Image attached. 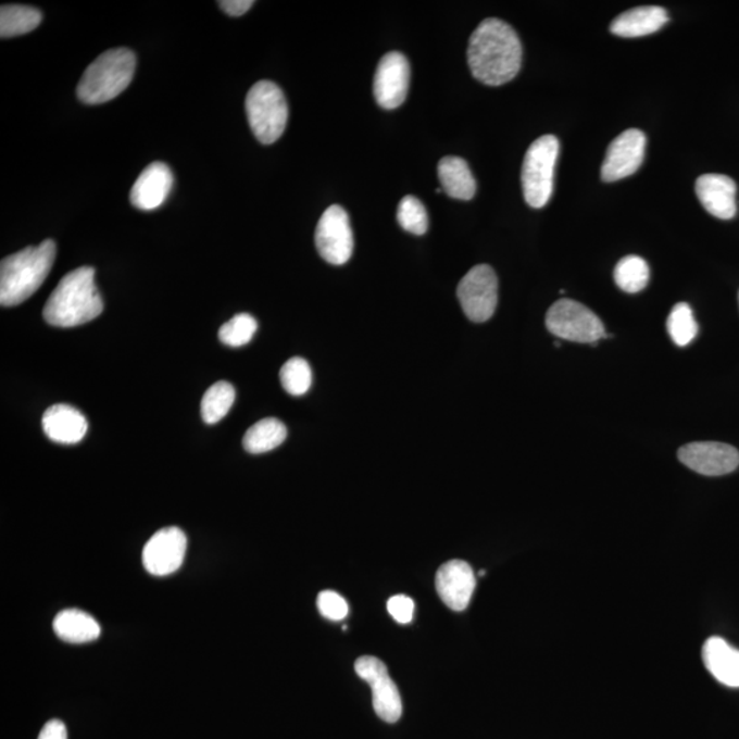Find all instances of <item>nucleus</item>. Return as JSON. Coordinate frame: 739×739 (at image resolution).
I'll use <instances>...</instances> for the list:
<instances>
[{"mask_svg":"<svg viewBox=\"0 0 739 739\" xmlns=\"http://www.w3.org/2000/svg\"><path fill=\"white\" fill-rule=\"evenodd\" d=\"M522 43L511 25L487 18L469 37V71L485 86L499 87L514 80L522 66Z\"/></svg>","mask_w":739,"mask_h":739,"instance_id":"1","label":"nucleus"},{"mask_svg":"<svg viewBox=\"0 0 739 739\" xmlns=\"http://www.w3.org/2000/svg\"><path fill=\"white\" fill-rule=\"evenodd\" d=\"M103 311V299L95 284V268L83 266L67 273L58 284L45 305L47 324L74 327L98 318Z\"/></svg>","mask_w":739,"mask_h":739,"instance_id":"2","label":"nucleus"},{"mask_svg":"<svg viewBox=\"0 0 739 739\" xmlns=\"http://www.w3.org/2000/svg\"><path fill=\"white\" fill-rule=\"evenodd\" d=\"M55 255V242L45 240L4 258L0 265V304L13 308L28 300L49 277Z\"/></svg>","mask_w":739,"mask_h":739,"instance_id":"3","label":"nucleus"},{"mask_svg":"<svg viewBox=\"0 0 739 739\" xmlns=\"http://www.w3.org/2000/svg\"><path fill=\"white\" fill-rule=\"evenodd\" d=\"M136 71V55L129 49H111L97 58L83 74L77 97L86 104H102L129 87Z\"/></svg>","mask_w":739,"mask_h":739,"instance_id":"4","label":"nucleus"},{"mask_svg":"<svg viewBox=\"0 0 739 739\" xmlns=\"http://www.w3.org/2000/svg\"><path fill=\"white\" fill-rule=\"evenodd\" d=\"M248 123L262 145H273L283 136L288 123V102L281 88L273 82H258L247 93Z\"/></svg>","mask_w":739,"mask_h":739,"instance_id":"5","label":"nucleus"},{"mask_svg":"<svg viewBox=\"0 0 739 739\" xmlns=\"http://www.w3.org/2000/svg\"><path fill=\"white\" fill-rule=\"evenodd\" d=\"M558 156L559 140L553 135L538 137L526 152L522 188L527 204L533 209H542L552 198Z\"/></svg>","mask_w":739,"mask_h":739,"instance_id":"6","label":"nucleus"},{"mask_svg":"<svg viewBox=\"0 0 739 739\" xmlns=\"http://www.w3.org/2000/svg\"><path fill=\"white\" fill-rule=\"evenodd\" d=\"M546 324L553 336L563 340L594 345L596 341L609 337L599 316L572 299L553 303L548 310Z\"/></svg>","mask_w":739,"mask_h":739,"instance_id":"7","label":"nucleus"},{"mask_svg":"<svg viewBox=\"0 0 739 739\" xmlns=\"http://www.w3.org/2000/svg\"><path fill=\"white\" fill-rule=\"evenodd\" d=\"M458 298L469 321L483 324L492 318L499 302V281L493 268L473 267L459 284Z\"/></svg>","mask_w":739,"mask_h":739,"instance_id":"8","label":"nucleus"},{"mask_svg":"<svg viewBox=\"0 0 739 739\" xmlns=\"http://www.w3.org/2000/svg\"><path fill=\"white\" fill-rule=\"evenodd\" d=\"M315 245L322 259L330 265H345L353 252V235L347 211L330 205L322 214L315 230Z\"/></svg>","mask_w":739,"mask_h":739,"instance_id":"9","label":"nucleus"},{"mask_svg":"<svg viewBox=\"0 0 739 739\" xmlns=\"http://www.w3.org/2000/svg\"><path fill=\"white\" fill-rule=\"evenodd\" d=\"M355 672L372 688L373 706L378 717L387 723L398 722L403 715V702L387 665L377 657L362 656L356 660Z\"/></svg>","mask_w":739,"mask_h":739,"instance_id":"10","label":"nucleus"},{"mask_svg":"<svg viewBox=\"0 0 739 739\" xmlns=\"http://www.w3.org/2000/svg\"><path fill=\"white\" fill-rule=\"evenodd\" d=\"M187 546V536L181 529L165 527L142 549V566L154 577H167L183 566Z\"/></svg>","mask_w":739,"mask_h":739,"instance_id":"11","label":"nucleus"},{"mask_svg":"<svg viewBox=\"0 0 739 739\" xmlns=\"http://www.w3.org/2000/svg\"><path fill=\"white\" fill-rule=\"evenodd\" d=\"M679 461L693 472L706 477L736 472L739 466V452L728 443L701 441L686 443L678 451Z\"/></svg>","mask_w":739,"mask_h":739,"instance_id":"12","label":"nucleus"},{"mask_svg":"<svg viewBox=\"0 0 739 739\" xmlns=\"http://www.w3.org/2000/svg\"><path fill=\"white\" fill-rule=\"evenodd\" d=\"M647 137L640 129H628L617 136L606 150L601 177L606 183L630 177L641 167L646 156Z\"/></svg>","mask_w":739,"mask_h":739,"instance_id":"13","label":"nucleus"},{"mask_svg":"<svg viewBox=\"0 0 739 739\" xmlns=\"http://www.w3.org/2000/svg\"><path fill=\"white\" fill-rule=\"evenodd\" d=\"M411 68L401 52L393 51L385 55L378 63L374 77V97L381 108L398 109L404 103L410 88Z\"/></svg>","mask_w":739,"mask_h":739,"instance_id":"14","label":"nucleus"},{"mask_svg":"<svg viewBox=\"0 0 739 739\" xmlns=\"http://www.w3.org/2000/svg\"><path fill=\"white\" fill-rule=\"evenodd\" d=\"M475 575L472 566L463 561H451L442 564L437 572L436 588L442 603L452 611L461 612L467 609L472 601Z\"/></svg>","mask_w":739,"mask_h":739,"instance_id":"15","label":"nucleus"},{"mask_svg":"<svg viewBox=\"0 0 739 739\" xmlns=\"http://www.w3.org/2000/svg\"><path fill=\"white\" fill-rule=\"evenodd\" d=\"M696 193L702 208L719 220H731L737 214V185L725 174H704L697 178Z\"/></svg>","mask_w":739,"mask_h":739,"instance_id":"16","label":"nucleus"},{"mask_svg":"<svg viewBox=\"0 0 739 739\" xmlns=\"http://www.w3.org/2000/svg\"><path fill=\"white\" fill-rule=\"evenodd\" d=\"M173 187L171 167L162 162L151 163L141 172L130 191V202L136 209L152 211L161 208Z\"/></svg>","mask_w":739,"mask_h":739,"instance_id":"17","label":"nucleus"},{"mask_svg":"<svg viewBox=\"0 0 739 739\" xmlns=\"http://www.w3.org/2000/svg\"><path fill=\"white\" fill-rule=\"evenodd\" d=\"M41 425L46 436L58 443L80 442L88 430L86 416L67 404H55L47 409Z\"/></svg>","mask_w":739,"mask_h":739,"instance_id":"18","label":"nucleus"},{"mask_svg":"<svg viewBox=\"0 0 739 739\" xmlns=\"http://www.w3.org/2000/svg\"><path fill=\"white\" fill-rule=\"evenodd\" d=\"M702 660L716 680L739 688V651L721 637H712L702 648Z\"/></svg>","mask_w":739,"mask_h":739,"instance_id":"19","label":"nucleus"},{"mask_svg":"<svg viewBox=\"0 0 739 739\" xmlns=\"http://www.w3.org/2000/svg\"><path fill=\"white\" fill-rule=\"evenodd\" d=\"M667 23L668 14L663 8L641 7L616 17L611 32L621 37H642L654 34Z\"/></svg>","mask_w":739,"mask_h":739,"instance_id":"20","label":"nucleus"},{"mask_svg":"<svg viewBox=\"0 0 739 739\" xmlns=\"http://www.w3.org/2000/svg\"><path fill=\"white\" fill-rule=\"evenodd\" d=\"M438 178L443 191L453 199L472 200L477 192V181L462 158H442L438 163Z\"/></svg>","mask_w":739,"mask_h":739,"instance_id":"21","label":"nucleus"},{"mask_svg":"<svg viewBox=\"0 0 739 739\" xmlns=\"http://www.w3.org/2000/svg\"><path fill=\"white\" fill-rule=\"evenodd\" d=\"M58 638L68 643H88L97 641L102 632L93 616L82 610H65L55 616L52 623Z\"/></svg>","mask_w":739,"mask_h":739,"instance_id":"22","label":"nucleus"},{"mask_svg":"<svg viewBox=\"0 0 739 739\" xmlns=\"http://www.w3.org/2000/svg\"><path fill=\"white\" fill-rule=\"evenodd\" d=\"M287 436V427L281 421L266 418L256 422L247 430L245 438H242V446H245L247 452L259 455V453L276 450Z\"/></svg>","mask_w":739,"mask_h":739,"instance_id":"23","label":"nucleus"},{"mask_svg":"<svg viewBox=\"0 0 739 739\" xmlns=\"http://www.w3.org/2000/svg\"><path fill=\"white\" fill-rule=\"evenodd\" d=\"M41 23L39 10L24 4H4L0 9V36L2 39L29 34Z\"/></svg>","mask_w":739,"mask_h":739,"instance_id":"24","label":"nucleus"},{"mask_svg":"<svg viewBox=\"0 0 739 739\" xmlns=\"http://www.w3.org/2000/svg\"><path fill=\"white\" fill-rule=\"evenodd\" d=\"M236 389L234 385L220 381L208 389L202 399V418L208 425L218 424L228 415L235 404Z\"/></svg>","mask_w":739,"mask_h":739,"instance_id":"25","label":"nucleus"},{"mask_svg":"<svg viewBox=\"0 0 739 739\" xmlns=\"http://www.w3.org/2000/svg\"><path fill=\"white\" fill-rule=\"evenodd\" d=\"M649 266L647 261L637 255L621 259L615 267V283L627 293H638L647 288L649 283Z\"/></svg>","mask_w":739,"mask_h":739,"instance_id":"26","label":"nucleus"},{"mask_svg":"<svg viewBox=\"0 0 739 739\" xmlns=\"http://www.w3.org/2000/svg\"><path fill=\"white\" fill-rule=\"evenodd\" d=\"M667 330L675 345L678 347L689 346L699 333V325L688 303H678L667 320Z\"/></svg>","mask_w":739,"mask_h":739,"instance_id":"27","label":"nucleus"},{"mask_svg":"<svg viewBox=\"0 0 739 739\" xmlns=\"http://www.w3.org/2000/svg\"><path fill=\"white\" fill-rule=\"evenodd\" d=\"M279 379L289 394L302 396L308 393L313 385V372L308 361L296 356L284 364L279 372Z\"/></svg>","mask_w":739,"mask_h":739,"instance_id":"28","label":"nucleus"},{"mask_svg":"<svg viewBox=\"0 0 739 739\" xmlns=\"http://www.w3.org/2000/svg\"><path fill=\"white\" fill-rule=\"evenodd\" d=\"M258 330V321L251 314H237L221 326L218 337L222 345L229 347L247 346Z\"/></svg>","mask_w":739,"mask_h":739,"instance_id":"29","label":"nucleus"},{"mask_svg":"<svg viewBox=\"0 0 739 739\" xmlns=\"http://www.w3.org/2000/svg\"><path fill=\"white\" fill-rule=\"evenodd\" d=\"M398 221L404 230L409 234L422 236L426 234L427 226H429V218L424 203L415 197H405L401 199L398 210Z\"/></svg>","mask_w":739,"mask_h":739,"instance_id":"30","label":"nucleus"},{"mask_svg":"<svg viewBox=\"0 0 739 739\" xmlns=\"http://www.w3.org/2000/svg\"><path fill=\"white\" fill-rule=\"evenodd\" d=\"M316 605L322 616L329 621H342L348 616V604L339 593L331 590H324L316 600Z\"/></svg>","mask_w":739,"mask_h":739,"instance_id":"31","label":"nucleus"},{"mask_svg":"<svg viewBox=\"0 0 739 739\" xmlns=\"http://www.w3.org/2000/svg\"><path fill=\"white\" fill-rule=\"evenodd\" d=\"M388 611L396 622L401 623V625H406V623L413 621L414 617V600L406 598V596L403 594L393 596V598L388 601Z\"/></svg>","mask_w":739,"mask_h":739,"instance_id":"32","label":"nucleus"},{"mask_svg":"<svg viewBox=\"0 0 739 739\" xmlns=\"http://www.w3.org/2000/svg\"><path fill=\"white\" fill-rule=\"evenodd\" d=\"M218 4L231 17H240V15L246 14L253 7L252 0H222Z\"/></svg>","mask_w":739,"mask_h":739,"instance_id":"33","label":"nucleus"},{"mask_svg":"<svg viewBox=\"0 0 739 739\" xmlns=\"http://www.w3.org/2000/svg\"><path fill=\"white\" fill-rule=\"evenodd\" d=\"M37 739H67L66 726L61 721L47 722Z\"/></svg>","mask_w":739,"mask_h":739,"instance_id":"34","label":"nucleus"}]
</instances>
